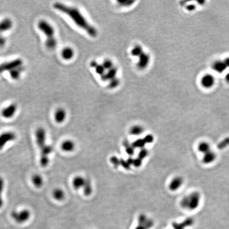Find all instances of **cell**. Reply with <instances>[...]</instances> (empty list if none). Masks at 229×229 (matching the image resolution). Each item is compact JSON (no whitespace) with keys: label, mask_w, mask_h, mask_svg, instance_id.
Returning <instances> with one entry per match:
<instances>
[{"label":"cell","mask_w":229,"mask_h":229,"mask_svg":"<svg viewBox=\"0 0 229 229\" xmlns=\"http://www.w3.org/2000/svg\"><path fill=\"white\" fill-rule=\"evenodd\" d=\"M74 56V50L71 47H66L62 50L61 56L65 61L71 60Z\"/></svg>","instance_id":"obj_16"},{"label":"cell","mask_w":229,"mask_h":229,"mask_svg":"<svg viewBox=\"0 0 229 229\" xmlns=\"http://www.w3.org/2000/svg\"><path fill=\"white\" fill-rule=\"evenodd\" d=\"M105 74L103 75V76H101V80L102 81H110L112 80L113 79H115L117 78V74L118 73V68L114 66L112 68L106 71Z\"/></svg>","instance_id":"obj_12"},{"label":"cell","mask_w":229,"mask_h":229,"mask_svg":"<svg viewBox=\"0 0 229 229\" xmlns=\"http://www.w3.org/2000/svg\"><path fill=\"white\" fill-rule=\"evenodd\" d=\"M36 143L37 144L39 148L46 145V133L44 128H38L36 131Z\"/></svg>","instance_id":"obj_8"},{"label":"cell","mask_w":229,"mask_h":229,"mask_svg":"<svg viewBox=\"0 0 229 229\" xmlns=\"http://www.w3.org/2000/svg\"><path fill=\"white\" fill-rule=\"evenodd\" d=\"M65 193L61 188H56L53 191V196L55 200L61 201L65 198Z\"/></svg>","instance_id":"obj_23"},{"label":"cell","mask_w":229,"mask_h":229,"mask_svg":"<svg viewBox=\"0 0 229 229\" xmlns=\"http://www.w3.org/2000/svg\"><path fill=\"white\" fill-rule=\"evenodd\" d=\"M201 196L197 191H194L182 198L180 204L182 209L194 211L199 206Z\"/></svg>","instance_id":"obj_3"},{"label":"cell","mask_w":229,"mask_h":229,"mask_svg":"<svg viewBox=\"0 0 229 229\" xmlns=\"http://www.w3.org/2000/svg\"><path fill=\"white\" fill-rule=\"evenodd\" d=\"M94 69L96 73L100 75V78L101 76H103L106 72V70L104 69L102 64H99L98 63L97 64V65L94 67Z\"/></svg>","instance_id":"obj_28"},{"label":"cell","mask_w":229,"mask_h":229,"mask_svg":"<svg viewBox=\"0 0 229 229\" xmlns=\"http://www.w3.org/2000/svg\"><path fill=\"white\" fill-rule=\"evenodd\" d=\"M225 81H227V82L229 83V72H227L225 74Z\"/></svg>","instance_id":"obj_39"},{"label":"cell","mask_w":229,"mask_h":229,"mask_svg":"<svg viewBox=\"0 0 229 229\" xmlns=\"http://www.w3.org/2000/svg\"><path fill=\"white\" fill-rule=\"evenodd\" d=\"M109 82V87L111 89L116 88L120 84V80L118 78L113 79Z\"/></svg>","instance_id":"obj_31"},{"label":"cell","mask_w":229,"mask_h":229,"mask_svg":"<svg viewBox=\"0 0 229 229\" xmlns=\"http://www.w3.org/2000/svg\"><path fill=\"white\" fill-rule=\"evenodd\" d=\"M31 213L28 209H23L20 211H14L11 213V216L16 222L21 224L29 220Z\"/></svg>","instance_id":"obj_4"},{"label":"cell","mask_w":229,"mask_h":229,"mask_svg":"<svg viewBox=\"0 0 229 229\" xmlns=\"http://www.w3.org/2000/svg\"><path fill=\"white\" fill-rule=\"evenodd\" d=\"M144 141L146 143H151L153 141V137L152 135H147L144 139Z\"/></svg>","instance_id":"obj_36"},{"label":"cell","mask_w":229,"mask_h":229,"mask_svg":"<svg viewBox=\"0 0 229 229\" xmlns=\"http://www.w3.org/2000/svg\"><path fill=\"white\" fill-rule=\"evenodd\" d=\"M23 70H24V67L23 66V65L18 68H16L9 72L10 76L11 77V78L14 80H18V79H20L21 75L22 74Z\"/></svg>","instance_id":"obj_21"},{"label":"cell","mask_w":229,"mask_h":229,"mask_svg":"<svg viewBox=\"0 0 229 229\" xmlns=\"http://www.w3.org/2000/svg\"><path fill=\"white\" fill-rule=\"evenodd\" d=\"M212 68L214 71L218 73H223L227 70V66L225 64L224 61L218 60L216 61L212 65Z\"/></svg>","instance_id":"obj_17"},{"label":"cell","mask_w":229,"mask_h":229,"mask_svg":"<svg viewBox=\"0 0 229 229\" xmlns=\"http://www.w3.org/2000/svg\"><path fill=\"white\" fill-rule=\"evenodd\" d=\"M135 229H146L145 227L142 226L141 225H138L137 227H135Z\"/></svg>","instance_id":"obj_40"},{"label":"cell","mask_w":229,"mask_h":229,"mask_svg":"<svg viewBox=\"0 0 229 229\" xmlns=\"http://www.w3.org/2000/svg\"><path fill=\"white\" fill-rule=\"evenodd\" d=\"M84 193L86 196H89L92 192L91 182L89 179H85V182L83 187Z\"/></svg>","instance_id":"obj_26"},{"label":"cell","mask_w":229,"mask_h":229,"mask_svg":"<svg viewBox=\"0 0 229 229\" xmlns=\"http://www.w3.org/2000/svg\"><path fill=\"white\" fill-rule=\"evenodd\" d=\"M216 159V154L213 151L210 150L204 154L203 162L205 164H210L215 161Z\"/></svg>","instance_id":"obj_18"},{"label":"cell","mask_w":229,"mask_h":229,"mask_svg":"<svg viewBox=\"0 0 229 229\" xmlns=\"http://www.w3.org/2000/svg\"><path fill=\"white\" fill-rule=\"evenodd\" d=\"M139 224L141 225L146 229H148L153 225L152 221L144 215H141L139 218Z\"/></svg>","instance_id":"obj_19"},{"label":"cell","mask_w":229,"mask_h":229,"mask_svg":"<svg viewBox=\"0 0 229 229\" xmlns=\"http://www.w3.org/2000/svg\"><path fill=\"white\" fill-rule=\"evenodd\" d=\"M13 27V22L10 18H6L0 21V34L8 32Z\"/></svg>","instance_id":"obj_13"},{"label":"cell","mask_w":229,"mask_h":229,"mask_svg":"<svg viewBox=\"0 0 229 229\" xmlns=\"http://www.w3.org/2000/svg\"><path fill=\"white\" fill-rule=\"evenodd\" d=\"M144 130L143 127L139 125H134L131 127L130 130V133L131 135L138 136V135H141L144 132Z\"/></svg>","instance_id":"obj_24"},{"label":"cell","mask_w":229,"mask_h":229,"mask_svg":"<svg viewBox=\"0 0 229 229\" xmlns=\"http://www.w3.org/2000/svg\"><path fill=\"white\" fill-rule=\"evenodd\" d=\"M85 179L86 178H84L82 176H79L74 177L72 182V185L74 188L78 190L81 188H83L85 184Z\"/></svg>","instance_id":"obj_20"},{"label":"cell","mask_w":229,"mask_h":229,"mask_svg":"<svg viewBox=\"0 0 229 229\" xmlns=\"http://www.w3.org/2000/svg\"><path fill=\"white\" fill-rule=\"evenodd\" d=\"M66 117V112L64 109L58 108L54 113V119L56 123L61 124L65 121Z\"/></svg>","instance_id":"obj_14"},{"label":"cell","mask_w":229,"mask_h":229,"mask_svg":"<svg viewBox=\"0 0 229 229\" xmlns=\"http://www.w3.org/2000/svg\"><path fill=\"white\" fill-rule=\"evenodd\" d=\"M53 7L57 11L68 16L76 26L83 30L91 37L95 38L98 36L97 29L87 20L79 9L61 2L55 3Z\"/></svg>","instance_id":"obj_1"},{"label":"cell","mask_w":229,"mask_h":229,"mask_svg":"<svg viewBox=\"0 0 229 229\" xmlns=\"http://www.w3.org/2000/svg\"><path fill=\"white\" fill-rule=\"evenodd\" d=\"M17 110V106L15 103H11L3 108L1 111V115L5 119H10L14 116Z\"/></svg>","instance_id":"obj_9"},{"label":"cell","mask_w":229,"mask_h":229,"mask_svg":"<svg viewBox=\"0 0 229 229\" xmlns=\"http://www.w3.org/2000/svg\"><path fill=\"white\" fill-rule=\"evenodd\" d=\"M148 155V151L145 149L142 150L141 151L139 152V158L140 159H142L146 157Z\"/></svg>","instance_id":"obj_34"},{"label":"cell","mask_w":229,"mask_h":229,"mask_svg":"<svg viewBox=\"0 0 229 229\" xmlns=\"http://www.w3.org/2000/svg\"><path fill=\"white\" fill-rule=\"evenodd\" d=\"M135 2V1H118V3H119L120 5L122 7H127L130 6L132 5L133 3Z\"/></svg>","instance_id":"obj_32"},{"label":"cell","mask_w":229,"mask_h":229,"mask_svg":"<svg viewBox=\"0 0 229 229\" xmlns=\"http://www.w3.org/2000/svg\"><path fill=\"white\" fill-rule=\"evenodd\" d=\"M32 182L36 188H41L44 184L43 178L41 175L36 174L32 177Z\"/></svg>","instance_id":"obj_22"},{"label":"cell","mask_w":229,"mask_h":229,"mask_svg":"<svg viewBox=\"0 0 229 229\" xmlns=\"http://www.w3.org/2000/svg\"><path fill=\"white\" fill-rule=\"evenodd\" d=\"M145 143V142L144 141V139H140L139 141H137L135 142V143H134V145L136 147H140V148H142L143 146H144Z\"/></svg>","instance_id":"obj_33"},{"label":"cell","mask_w":229,"mask_h":229,"mask_svg":"<svg viewBox=\"0 0 229 229\" xmlns=\"http://www.w3.org/2000/svg\"><path fill=\"white\" fill-rule=\"evenodd\" d=\"M184 184V179L180 176H176L170 181L169 188L171 191H175L179 189Z\"/></svg>","instance_id":"obj_11"},{"label":"cell","mask_w":229,"mask_h":229,"mask_svg":"<svg viewBox=\"0 0 229 229\" xmlns=\"http://www.w3.org/2000/svg\"><path fill=\"white\" fill-rule=\"evenodd\" d=\"M7 40L3 36L0 35V47H2L5 45Z\"/></svg>","instance_id":"obj_35"},{"label":"cell","mask_w":229,"mask_h":229,"mask_svg":"<svg viewBox=\"0 0 229 229\" xmlns=\"http://www.w3.org/2000/svg\"><path fill=\"white\" fill-rule=\"evenodd\" d=\"M126 151H127V153H128V154H130V155H132L134 153V150L132 148H131L128 147L127 148H126Z\"/></svg>","instance_id":"obj_37"},{"label":"cell","mask_w":229,"mask_h":229,"mask_svg":"<svg viewBox=\"0 0 229 229\" xmlns=\"http://www.w3.org/2000/svg\"><path fill=\"white\" fill-rule=\"evenodd\" d=\"M198 150L200 152L204 154L209 152L211 150V145L206 142H202L198 144L197 147Z\"/></svg>","instance_id":"obj_25"},{"label":"cell","mask_w":229,"mask_h":229,"mask_svg":"<svg viewBox=\"0 0 229 229\" xmlns=\"http://www.w3.org/2000/svg\"><path fill=\"white\" fill-rule=\"evenodd\" d=\"M137 58L138 61L137 62V66L139 70L145 69L150 63V55L145 52L141 54Z\"/></svg>","instance_id":"obj_7"},{"label":"cell","mask_w":229,"mask_h":229,"mask_svg":"<svg viewBox=\"0 0 229 229\" xmlns=\"http://www.w3.org/2000/svg\"><path fill=\"white\" fill-rule=\"evenodd\" d=\"M75 144L74 142L71 139H66L62 142L61 144L62 150L65 152H72L74 150Z\"/></svg>","instance_id":"obj_15"},{"label":"cell","mask_w":229,"mask_h":229,"mask_svg":"<svg viewBox=\"0 0 229 229\" xmlns=\"http://www.w3.org/2000/svg\"><path fill=\"white\" fill-rule=\"evenodd\" d=\"M103 66V68L105 69L106 71H108V70L110 69L111 68H112L114 66V63L110 59H105L102 62V64H101Z\"/></svg>","instance_id":"obj_29"},{"label":"cell","mask_w":229,"mask_h":229,"mask_svg":"<svg viewBox=\"0 0 229 229\" xmlns=\"http://www.w3.org/2000/svg\"><path fill=\"white\" fill-rule=\"evenodd\" d=\"M38 29L46 37L45 46L49 50H54L57 45V41L55 36L54 27L45 20H41L37 24Z\"/></svg>","instance_id":"obj_2"},{"label":"cell","mask_w":229,"mask_h":229,"mask_svg":"<svg viewBox=\"0 0 229 229\" xmlns=\"http://www.w3.org/2000/svg\"><path fill=\"white\" fill-rule=\"evenodd\" d=\"M144 52L143 47H142L141 45H136L133 47L132 49L130 51V54L132 55V56L138 57Z\"/></svg>","instance_id":"obj_27"},{"label":"cell","mask_w":229,"mask_h":229,"mask_svg":"<svg viewBox=\"0 0 229 229\" xmlns=\"http://www.w3.org/2000/svg\"><path fill=\"white\" fill-rule=\"evenodd\" d=\"M225 64L227 66V68H229V57H227L226 59H225L224 60Z\"/></svg>","instance_id":"obj_38"},{"label":"cell","mask_w":229,"mask_h":229,"mask_svg":"<svg viewBox=\"0 0 229 229\" xmlns=\"http://www.w3.org/2000/svg\"><path fill=\"white\" fill-rule=\"evenodd\" d=\"M5 186V182L2 178L0 177V209L3 206V200L2 198L3 191Z\"/></svg>","instance_id":"obj_30"},{"label":"cell","mask_w":229,"mask_h":229,"mask_svg":"<svg viewBox=\"0 0 229 229\" xmlns=\"http://www.w3.org/2000/svg\"><path fill=\"white\" fill-rule=\"evenodd\" d=\"M215 82L214 76L211 74H206L202 76L200 80V83L203 87L209 89L213 87Z\"/></svg>","instance_id":"obj_10"},{"label":"cell","mask_w":229,"mask_h":229,"mask_svg":"<svg viewBox=\"0 0 229 229\" xmlns=\"http://www.w3.org/2000/svg\"><path fill=\"white\" fill-rule=\"evenodd\" d=\"M23 65V61L21 59H16L14 60L3 63L0 64V73H2L6 71L14 70Z\"/></svg>","instance_id":"obj_5"},{"label":"cell","mask_w":229,"mask_h":229,"mask_svg":"<svg viewBox=\"0 0 229 229\" xmlns=\"http://www.w3.org/2000/svg\"><path fill=\"white\" fill-rule=\"evenodd\" d=\"M17 139V135L15 133L13 132H5L0 135V151L4 148L6 144L14 141Z\"/></svg>","instance_id":"obj_6"}]
</instances>
